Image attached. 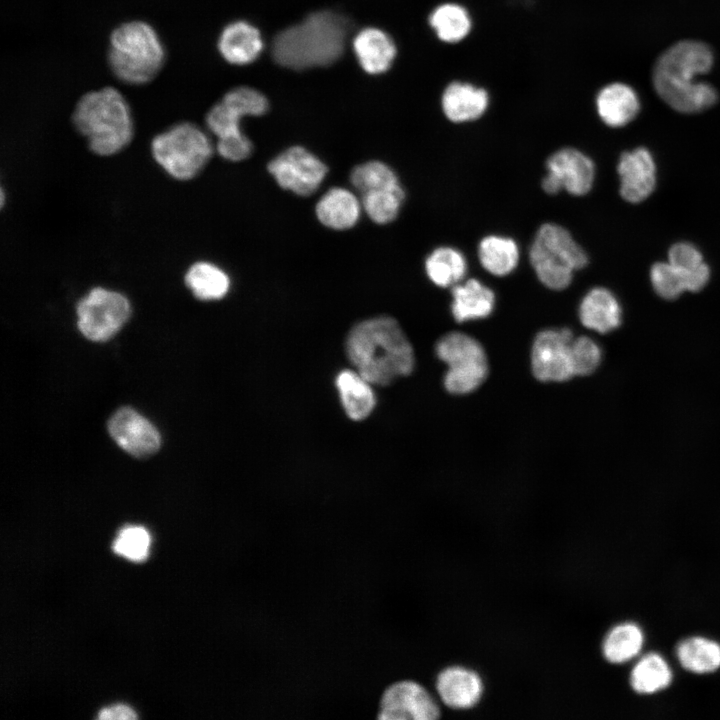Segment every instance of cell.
Instances as JSON below:
<instances>
[{
  "label": "cell",
  "instance_id": "cell-1",
  "mask_svg": "<svg viewBox=\"0 0 720 720\" xmlns=\"http://www.w3.org/2000/svg\"><path fill=\"white\" fill-rule=\"evenodd\" d=\"M350 362L372 385H387L414 368L412 346L398 322L379 316L356 324L346 341Z\"/></svg>",
  "mask_w": 720,
  "mask_h": 720
},
{
  "label": "cell",
  "instance_id": "cell-2",
  "mask_svg": "<svg viewBox=\"0 0 720 720\" xmlns=\"http://www.w3.org/2000/svg\"><path fill=\"white\" fill-rule=\"evenodd\" d=\"M713 56L708 46L696 41L679 42L657 60L653 82L659 96L673 109L696 113L711 107L717 93L696 77L709 71Z\"/></svg>",
  "mask_w": 720,
  "mask_h": 720
},
{
  "label": "cell",
  "instance_id": "cell-3",
  "mask_svg": "<svg viewBox=\"0 0 720 720\" xmlns=\"http://www.w3.org/2000/svg\"><path fill=\"white\" fill-rule=\"evenodd\" d=\"M348 26V20L338 13L313 12L275 36L272 56L279 65L292 70L328 66L344 51Z\"/></svg>",
  "mask_w": 720,
  "mask_h": 720
},
{
  "label": "cell",
  "instance_id": "cell-4",
  "mask_svg": "<svg viewBox=\"0 0 720 720\" xmlns=\"http://www.w3.org/2000/svg\"><path fill=\"white\" fill-rule=\"evenodd\" d=\"M72 124L91 152L111 156L126 148L134 136L130 107L113 87L85 93L75 105Z\"/></svg>",
  "mask_w": 720,
  "mask_h": 720
},
{
  "label": "cell",
  "instance_id": "cell-5",
  "mask_svg": "<svg viewBox=\"0 0 720 720\" xmlns=\"http://www.w3.org/2000/svg\"><path fill=\"white\" fill-rule=\"evenodd\" d=\"M165 59L162 42L154 28L139 20L116 27L109 40L108 64L122 82L142 85L160 71Z\"/></svg>",
  "mask_w": 720,
  "mask_h": 720
},
{
  "label": "cell",
  "instance_id": "cell-6",
  "mask_svg": "<svg viewBox=\"0 0 720 720\" xmlns=\"http://www.w3.org/2000/svg\"><path fill=\"white\" fill-rule=\"evenodd\" d=\"M151 153L169 176L187 181L206 166L213 154V145L196 124L180 122L154 136Z\"/></svg>",
  "mask_w": 720,
  "mask_h": 720
},
{
  "label": "cell",
  "instance_id": "cell-7",
  "mask_svg": "<svg viewBox=\"0 0 720 720\" xmlns=\"http://www.w3.org/2000/svg\"><path fill=\"white\" fill-rule=\"evenodd\" d=\"M436 354L448 370L444 376L446 390L453 394L474 391L488 374V362L481 344L473 337L451 332L436 344Z\"/></svg>",
  "mask_w": 720,
  "mask_h": 720
},
{
  "label": "cell",
  "instance_id": "cell-8",
  "mask_svg": "<svg viewBox=\"0 0 720 720\" xmlns=\"http://www.w3.org/2000/svg\"><path fill=\"white\" fill-rule=\"evenodd\" d=\"M76 314L79 331L91 341L104 342L128 321L131 305L118 291L94 287L77 302Z\"/></svg>",
  "mask_w": 720,
  "mask_h": 720
},
{
  "label": "cell",
  "instance_id": "cell-9",
  "mask_svg": "<svg viewBox=\"0 0 720 720\" xmlns=\"http://www.w3.org/2000/svg\"><path fill=\"white\" fill-rule=\"evenodd\" d=\"M267 98L250 87H237L228 91L207 113L205 123L217 137V142L247 138L240 122L245 116H261L268 110Z\"/></svg>",
  "mask_w": 720,
  "mask_h": 720
},
{
  "label": "cell",
  "instance_id": "cell-10",
  "mask_svg": "<svg viewBox=\"0 0 720 720\" xmlns=\"http://www.w3.org/2000/svg\"><path fill=\"white\" fill-rule=\"evenodd\" d=\"M277 184L299 196L313 194L325 179L328 168L302 146H291L267 165Z\"/></svg>",
  "mask_w": 720,
  "mask_h": 720
},
{
  "label": "cell",
  "instance_id": "cell-11",
  "mask_svg": "<svg viewBox=\"0 0 720 720\" xmlns=\"http://www.w3.org/2000/svg\"><path fill=\"white\" fill-rule=\"evenodd\" d=\"M547 174L542 187L548 194L562 190L581 196L590 191L595 177L593 161L575 148H563L553 153L546 162Z\"/></svg>",
  "mask_w": 720,
  "mask_h": 720
},
{
  "label": "cell",
  "instance_id": "cell-12",
  "mask_svg": "<svg viewBox=\"0 0 720 720\" xmlns=\"http://www.w3.org/2000/svg\"><path fill=\"white\" fill-rule=\"evenodd\" d=\"M572 340V332L567 328L547 329L536 335L531 365L537 379L560 382L575 376L571 360Z\"/></svg>",
  "mask_w": 720,
  "mask_h": 720
},
{
  "label": "cell",
  "instance_id": "cell-13",
  "mask_svg": "<svg viewBox=\"0 0 720 720\" xmlns=\"http://www.w3.org/2000/svg\"><path fill=\"white\" fill-rule=\"evenodd\" d=\"M440 709L421 684L412 680L397 681L388 686L380 699L379 720H435Z\"/></svg>",
  "mask_w": 720,
  "mask_h": 720
},
{
  "label": "cell",
  "instance_id": "cell-14",
  "mask_svg": "<svg viewBox=\"0 0 720 720\" xmlns=\"http://www.w3.org/2000/svg\"><path fill=\"white\" fill-rule=\"evenodd\" d=\"M114 441L134 457L145 458L160 447L161 437L155 426L129 407L117 410L108 421Z\"/></svg>",
  "mask_w": 720,
  "mask_h": 720
},
{
  "label": "cell",
  "instance_id": "cell-15",
  "mask_svg": "<svg viewBox=\"0 0 720 720\" xmlns=\"http://www.w3.org/2000/svg\"><path fill=\"white\" fill-rule=\"evenodd\" d=\"M620 194L630 203H640L650 196L656 185V165L652 154L639 147L624 152L618 162Z\"/></svg>",
  "mask_w": 720,
  "mask_h": 720
},
{
  "label": "cell",
  "instance_id": "cell-16",
  "mask_svg": "<svg viewBox=\"0 0 720 720\" xmlns=\"http://www.w3.org/2000/svg\"><path fill=\"white\" fill-rule=\"evenodd\" d=\"M490 103L488 91L472 82L454 80L443 89L440 99L445 117L453 123H465L479 119Z\"/></svg>",
  "mask_w": 720,
  "mask_h": 720
},
{
  "label": "cell",
  "instance_id": "cell-17",
  "mask_svg": "<svg viewBox=\"0 0 720 720\" xmlns=\"http://www.w3.org/2000/svg\"><path fill=\"white\" fill-rule=\"evenodd\" d=\"M435 687L442 702L452 709L475 706L484 690L479 674L463 666H449L436 678Z\"/></svg>",
  "mask_w": 720,
  "mask_h": 720
},
{
  "label": "cell",
  "instance_id": "cell-18",
  "mask_svg": "<svg viewBox=\"0 0 720 720\" xmlns=\"http://www.w3.org/2000/svg\"><path fill=\"white\" fill-rule=\"evenodd\" d=\"M353 50L363 70L374 75L389 70L397 54L393 39L373 27L358 32L353 40Z\"/></svg>",
  "mask_w": 720,
  "mask_h": 720
},
{
  "label": "cell",
  "instance_id": "cell-19",
  "mask_svg": "<svg viewBox=\"0 0 720 720\" xmlns=\"http://www.w3.org/2000/svg\"><path fill=\"white\" fill-rule=\"evenodd\" d=\"M217 46L228 63L245 65L259 57L263 50V40L255 26L246 21H235L222 30Z\"/></svg>",
  "mask_w": 720,
  "mask_h": 720
},
{
  "label": "cell",
  "instance_id": "cell-20",
  "mask_svg": "<svg viewBox=\"0 0 720 720\" xmlns=\"http://www.w3.org/2000/svg\"><path fill=\"white\" fill-rule=\"evenodd\" d=\"M362 204L351 191L334 187L317 202L315 212L318 220L334 230H346L359 220Z\"/></svg>",
  "mask_w": 720,
  "mask_h": 720
},
{
  "label": "cell",
  "instance_id": "cell-21",
  "mask_svg": "<svg viewBox=\"0 0 720 720\" xmlns=\"http://www.w3.org/2000/svg\"><path fill=\"white\" fill-rule=\"evenodd\" d=\"M596 109L600 119L610 127H622L639 111V100L632 88L622 83L603 87L596 96Z\"/></svg>",
  "mask_w": 720,
  "mask_h": 720
},
{
  "label": "cell",
  "instance_id": "cell-22",
  "mask_svg": "<svg viewBox=\"0 0 720 720\" xmlns=\"http://www.w3.org/2000/svg\"><path fill=\"white\" fill-rule=\"evenodd\" d=\"M451 312L457 322L486 318L495 305L493 291L477 279L452 286Z\"/></svg>",
  "mask_w": 720,
  "mask_h": 720
},
{
  "label": "cell",
  "instance_id": "cell-23",
  "mask_svg": "<svg viewBox=\"0 0 720 720\" xmlns=\"http://www.w3.org/2000/svg\"><path fill=\"white\" fill-rule=\"evenodd\" d=\"M581 323L599 333H607L619 326L621 308L611 291L603 287L591 289L579 306Z\"/></svg>",
  "mask_w": 720,
  "mask_h": 720
},
{
  "label": "cell",
  "instance_id": "cell-24",
  "mask_svg": "<svg viewBox=\"0 0 720 720\" xmlns=\"http://www.w3.org/2000/svg\"><path fill=\"white\" fill-rule=\"evenodd\" d=\"M428 24L435 36L445 44H457L465 40L473 28L472 16L460 3L447 1L433 8Z\"/></svg>",
  "mask_w": 720,
  "mask_h": 720
},
{
  "label": "cell",
  "instance_id": "cell-25",
  "mask_svg": "<svg viewBox=\"0 0 720 720\" xmlns=\"http://www.w3.org/2000/svg\"><path fill=\"white\" fill-rule=\"evenodd\" d=\"M342 405L353 420H362L370 415L375 406L372 384L356 370H344L336 379Z\"/></svg>",
  "mask_w": 720,
  "mask_h": 720
},
{
  "label": "cell",
  "instance_id": "cell-26",
  "mask_svg": "<svg viewBox=\"0 0 720 720\" xmlns=\"http://www.w3.org/2000/svg\"><path fill=\"white\" fill-rule=\"evenodd\" d=\"M184 283L193 296L202 301L222 299L231 285L228 274L208 261L191 264L184 275Z\"/></svg>",
  "mask_w": 720,
  "mask_h": 720
},
{
  "label": "cell",
  "instance_id": "cell-27",
  "mask_svg": "<svg viewBox=\"0 0 720 720\" xmlns=\"http://www.w3.org/2000/svg\"><path fill=\"white\" fill-rule=\"evenodd\" d=\"M529 258L538 279L546 287L562 290L571 283L575 270L564 258L535 239L530 247Z\"/></svg>",
  "mask_w": 720,
  "mask_h": 720
},
{
  "label": "cell",
  "instance_id": "cell-28",
  "mask_svg": "<svg viewBox=\"0 0 720 720\" xmlns=\"http://www.w3.org/2000/svg\"><path fill=\"white\" fill-rule=\"evenodd\" d=\"M478 257L487 272L495 276H505L516 268L519 249L511 238L489 235L480 241Z\"/></svg>",
  "mask_w": 720,
  "mask_h": 720
},
{
  "label": "cell",
  "instance_id": "cell-29",
  "mask_svg": "<svg viewBox=\"0 0 720 720\" xmlns=\"http://www.w3.org/2000/svg\"><path fill=\"white\" fill-rule=\"evenodd\" d=\"M425 271L435 285L449 287L461 282L467 271V263L460 251L442 246L428 255L425 260Z\"/></svg>",
  "mask_w": 720,
  "mask_h": 720
},
{
  "label": "cell",
  "instance_id": "cell-30",
  "mask_svg": "<svg viewBox=\"0 0 720 720\" xmlns=\"http://www.w3.org/2000/svg\"><path fill=\"white\" fill-rule=\"evenodd\" d=\"M676 653L681 665L690 672L710 673L720 667V645L703 637L683 640Z\"/></svg>",
  "mask_w": 720,
  "mask_h": 720
},
{
  "label": "cell",
  "instance_id": "cell-31",
  "mask_svg": "<svg viewBox=\"0 0 720 720\" xmlns=\"http://www.w3.org/2000/svg\"><path fill=\"white\" fill-rule=\"evenodd\" d=\"M668 262L685 275L688 291L697 292L709 281V267L704 262L699 249L690 243L674 244L669 249Z\"/></svg>",
  "mask_w": 720,
  "mask_h": 720
},
{
  "label": "cell",
  "instance_id": "cell-32",
  "mask_svg": "<svg viewBox=\"0 0 720 720\" xmlns=\"http://www.w3.org/2000/svg\"><path fill=\"white\" fill-rule=\"evenodd\" d=\"M643 641V633L636 624L617 625L608 632L603 641V655L610 663H624L639 653Z\"/></svg>",
  "mask_w": 720,
  "mask_h": 720
},
{
  "label": "cell",
  "instance_id": "cell-33",
  "mask_svg": "<svg viewBox=\"0 0 720 720\" xmlns=\"http://www.w3.org/2000/svg\"><path fill=\"white\" fill-rule=\"evenodd\" d=\"M534 239L563 257L575 271L588 263L584 249L573 239L570 232L560 225L543 224Z\"/></svg>",
  "mask_w": 720,
  "mask_h": 720
},
{
  "label": "cell",
  "instance_id": "cell-34",
  "mask_svg": "<svg viewBox=\"0 0 720 720\" xmlns=\"http://www.w3.org/2000/svg\"><path fill=\"white\" fill-rule=\"evenodd\" d=\"M672 680V671L658 654L645 655L633 668L630 676L632 688L640 694H652L666 688Z\"/></svg>",
  "mask_w": 720,
  "mask_h": 720
},
{
  "label": "cell",
  "instance_id": "cell-35",
  "mask_svg": "<svg viewBox=\"0 0 720 720\" xmlns=\"http://www.w3.org/2000/svg\"><path fill=\"white\" fill-rule=\"evenodd\" d=\"M362 208L369 218L377 224L392 222L399 214L405 198V192L401 185L370 191L361 194Z\"/></svg>",
  "mask_w": 720,
  "mask_h": 720
},
{
  "label": "cell",
  "instance_id": "cell-36",
  "mask_svg": "<svg viewBox=\"0 0 720 720\" xmlns=\"http://www.w3.org/2000/svg\"><path fill=\"white\" fill-rule=\"evenodd\" d=\"M350 181L361 194L401 185L392 168L376 160L355 166L351 171Z\"/></svg>",
  "mask_w": 720,
  "mask_h": 720
},
{
  "label": "cell",
  "instance_id": "cell-37",
  "mask_svg": "<svg viewBox=\"0 0 720 720\" xmlns=\"http://www.w3.org/2000/svg\"><path fill=\"white\" fill-rule=\"evenodd\" d=\"M650 280L655 292L664 299L672 300L688 291L685 275L668 261L653 264Z\"/></svg>",
  "mask_w": 720,
  "mask_h": 720
},
{
  "label": "cell",
  "instance_id": "cell-38",
  "mask_svg": "<svg viewBox=\"0 0 720 720\" xmlns=\"http://www.w3.org/2000/svg\"><path fill=\"white\" fill-rule=\"evenodd\" d=\"M149 544L150 537L146 529L140 526H128L120 531L113 548L120 555L133 561H141L148 554Z\"/></svg>",
  "mask_w": 720,
  "mask_h": 720
},
{
  "label": "cell",
  "instance_id": "cell-39",
  "mask_svg": "<svg viewBox=\"0 0 720 720\" xmlns=\"http://www.w3.org/2000/svg\"><path fill=\"white\" fill-rule=\"evenodd\" d=\"M601 351L592 339L582 336L571 342V360L574 375H588L599 365Z\"/></svg>",
  "mask_w": 720,
  "mask_h": 720
},
{
  "label": "cell",
  "instance_id": "cell-40",
  "mask_svg": "<svg viewBox=\"0 0 720 720\" xmlns=\"http://www.w3.org/2000/svg\"><path fill=\"white\" fill-rule=\"evenodd\" d=\"M99 719L102 720H109V719H136L137 715L135 712L129 708L126 705H116L110 708H104L99 712L98 715Z\"/></svg>",
  "mask_w": 720,
  "mask_h": 720
},
{
  "label": "cell",
  "instance_id": "cell-41",
  "mask_svg": "<svg viewBox=\"0 0 720 720\" xmlns=\"http://www.w3.org/2000/svg\"><path fill=\"white\" fill-rule=\"evenodd\" d=\"M4 201H5V200H4V190L1 189V206L4 205Z\"/></svg>",
  "mask_w": 720,
  "mask_h": 720
}]
</instances>
